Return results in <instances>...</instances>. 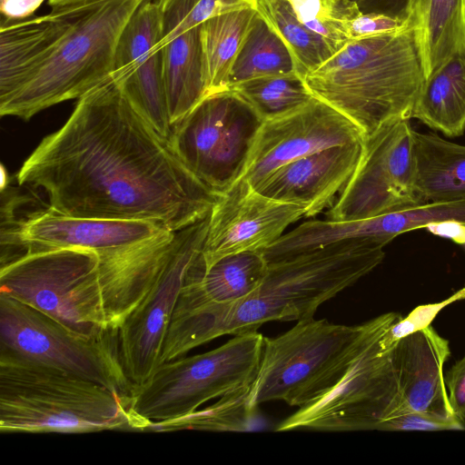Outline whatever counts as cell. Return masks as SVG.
<instances>
[{"label":"cell","instance_id":"16","mask_svg":"<svg viewBox=\"0 0 465 465\" xmlns=\"http://www.w3.org/2000/svg\"><path fill=\"white\" fill-rule=\"evenodd\" d=\"M363 152L364 142L319 151L277 169L256 191L274 200L304 205V217H313L333 204L336 193L358 168Z\"/></svg>","mask_w":465,"mask_h":465},{"label":"cell","instance_id":"2","mask_svg":"<svg viewBox=\"0 0 465 465\" xmlns=\"http://www.w3.org/2000/svg\"><path fill=\"white\" fill-rule=\"evenodd\" d=\"M143 1L87 0L28 18L19 43L22 67L0 98V114L27 121L107 80L119 36Z\"/></svg>","mask_w":465,"mask_h":465},{"label":"cell","instance_id":"20","mask_svg":"<svg viewBox=\"0 0 465 465\" xmlns=\"http://www.w3.org/2000/svg\"><path fill=\"white\" fill-rule=\"evenodd\" d=\"M414 193L422 202L465 198V145L414 131Z\"/></svg>","mask_w":465,"mask_h":465},{"label":"cell","instance_id":"6","mask_svg":"<svg viewBox=\"0 0 465 465\" xmlns=\"http://www.w3.org/2000/svg\"><path fill=\"white\" fill-rule=\"evenodd\" d=\"M381 319L349 326L312 318L276 337H264L248 391L252 406L281 401L300 408L320 397L342 377Z\"/></svg>","mask_w":465,"mask_h":465},{"label":"cell","instance_id":"40","mask_svg":"<svg viewBox=\"0 0 465 465\" xmlns=\"http://www.w3.org/2000/svg\"><path fill=\"white\" fill-rule=\"evenodd\" d=\"M429 229L432 233L450 238L458 243H465V225L457 222H445L437 224H431Z\"/></svg>","mask_w":465,"mask_h":465},{"label":"cell","instance_id":"19","mask_svg":"<svg viewBox=\"0 0 465 465\" xmlns=\"http://www.w3.org/2000/svg\"><path fill=\"white\" fill-rule=\"evenodd\" d=\"M406 18L425 79L465 51V0H408Z\"/></svg>","mask_w":465,"mask_h":465},{"label":"cell","instance_id":"38","mask_svg":"<svg viewBox=\"0 0 465 465\" xmlns=\"http://www.w3.org/2000/svg\"><path fill=\"white\" fill-rule=\"evenodd\" d=\"M45 0H0L1 25L31 17Z\"/></svg>","mask_w":465,"mask_h":465},{"label":"cell","instance_id":"42","mask_svg":"<svg viewBox=\"0 0 465 465\" xmlns=\"http://www.w3.org/2000/svg\"><path fill=\"white\" fill-rule=\"evenodd\" d=\"M9 184L8 174L5 170L4 166L1 168V189L6 187Z\"/></svg>","mask_w":465,"mask_h":465},{"label":"cell","instance_id":"8","mask_svg":"<svg viewBox=\"0 0 465 465\" xmlns=\"http://www.w3.org/2000/svg\"><path fill=\"white\" fill-rule=\"evenodd\" d=\"M6 293L88 337L112 331L106 319L100 259L83 249L29 251L0 267Z\"/></svg>","mask_w":465,"mask_h":465},{"label":"cell","instance_id":"33","mask_svg":"<svg viewBox=\"0 0 465 465\" xmlns=\"http://www.w3.org/2000/svg\"><path fill=\"white\" fill-rule=\"evenodd\" d=\"M28 201L25 194L9 184L1 189V266L24 254L18 238L21 220L17 219L16 212Z\"/></svg>","mask_w":465,"mask_h":465},{"label":"cell","instance_id":"23","mask_svg":"<svg viewBox=\"0 0 465 465\" xmlns=\"http://www.w3.org/2000/svg\"><path fill=\"white\" fill-rule=\"evenodd\" d=\"M257 16L253 5L213 16L202 24L204 97L227 90L232 65Z\"/></svg>","mask_w":465,"mask_h":465},{"label":"cell","instance_id":"41","mask_svg":"<svg viewBox=\"0 0 465 465\" xmlns=\"http://www.w3.org/2000/svg\"><path fill=\"white\" fill-rule=\"evenodd\" d=\"M84 1H87V0H49L48 4L52 7H54V6L72 5V4L84 2Z\"/></svg>","mask_w":465,"mask_h":465},{"label":"cell","instance_id":"35","mask_svg":"<svg viewBox=\"0 0 465 465\" xmlns=\"http://www.w3.org/2000/svg\"><path fill=\"white\" fill-rule=\"evenodd\" d=\"M465 423L458 419H442L424 413L407 412L383 420L377 430H464Z\"/></svg>","mask_w":465,"mask_h":465},{"label":"cell","instance_id":"17","mask_svg":"<svg viewBox=\"0 0 465 465\" xmlns=\"http://www.w3.org/2000/svg\"><path fill=\"white\" fill-rule=\"evenodd\" d=\"M394 356L401 402L391 417L419 412L458 419L449 401L443 374L444 364L450 356L448 340L429 325L399 340Z\"/></svg>","mask_w":465,"mask_h":465},{"label":"cell","instance_id":"27","mask_svg":"<svg viewBox=\"0 0 465 465\" xmlns=\"http://www.w3.org/2000/svg\"><path fill=\"white\" fill-rule=\"evenodd\" d=\"M377 153L381 167L394 190L402 197L423 203L414 193V130L410 119L383 125L365 138Z\"/></svg>","mask_w":465,"mask_h":465},{"label":"cell","instance_id":"39","mask_svg":"<svg viewBox=\"0 0 465 465\" xmlns=\"http://www.w3.org/2000/svg\"><path fill=\"white\" fill-rule=\"evenodd\" d=\"M364 13L377 12L406 17L408 0H353Z\"/></svg>","mask_w":465,"mask_h":465},{"label":"cell","instance_id":"31","mask_svg":"<svg viewBox=\"0 0 465 465\" xmlns=\"http://www.w3.org/2000/svg\"><path fill=\"white\" fill-rule=\"evenodd\" d=\"M164 45L183 33L208 19L242 7L255 5V0H156Z\"/></svg>","mask_w":465,"mask_h":465},{"label":"cell","instance_id":"25","mask_svg":"<svg viewBox=\"0 0 465 465\" xmlns=\"http://www.w3.org/2000/svg\"><path fill=\"white\" fill-rule=\"evenodd\" d=\"M292 74L297 68L289 48L258 15L232 65L228 88L254 78Z\"/></svg>","mask_w":465,"mask_h":465},{"label":"cell","instance_id":"10","mask_svg":"<svg viewBox=\"0 0 465 465\" xmlns=\"http://www.w3.org/2000/svg\"><path fill=\"white\" fill-rule=\"evenodd\" d=\"M0 351L54 367L132 396L119 355L117 331L102 337L75 332L34 307L0 292Z\"/></svg>","mask_w":465,"mask_h":465},{"label":"cell","instance_id":"11","mask_svg":"<svg viewBox=\"0 0 465 465\" xmlns=\"http://www.w3.org/2000/svg\"><path fill=\"white\" fill-rule=\"evenodd\" d=\"M263 120L230 89L203 98L172 126L170 143L183 163L222 193L242 173Z\"/></svg>","mask_w":465,"mask_h":465},{"label":"cell","instance_id":"4","mask_svg":"<svg viewBox=\"0 0 465 465\" xmlns=\"http://www.w3.org/2000/svg\"><path fill=\"white\" fill-rule=\"evenodd\" d=\"M383 248L341 243L268 264L262 282L245 299L204 309L210 339L258 331L268 322L313 318L320 305L376 268L384 259Z\"/></svg>","mask_w":465,"mask_h":465},{"label":"cell","instance_id":"36","mask_svg":"<svg viewBox=\"0 0 465 465\" xmlns=\"http://www.w3.org/2000/svg\"><path fill=\"white\" fill-rule=\"evenodd\" d=\"M409 25L406 17L377 12H361L349 22L348 35L350 40H356L396 32Z\"/></svg>","mask_w":465,"mask_h":465},{"label":"cell","instance_id":"29","mask_svg":"<svg viewBox=\"0 0 465 465\" xmlns=\"http://www.w3.org/2000/svg\"><path fill=\"white\" fill-rule=\"evenodd\" d=\"M228 89L245 100L262 120L283 115L314 97L298 74L254 78Z\"/></svg>","mask_w":465,"mask_h":465},{"label":"cell","instance_id":"37","mask_svg":"<svg viewBox=\"0 0 465 465\" xmlns=\"http://www.w3.org/2000/svg\"><path fill=\"white\" fill-rule=\"evenodd\" d=\"M444 381L451 409L465 423V355L446 372Z\"/></svg>","mask_w":465,"mask_h":465},{"label":"cell","instance_id":"14","mask_svg":"<svg viewBox=\"0 0 465 465\" xmlns=\"http://www.w3.org/2000/svg\"><path fill=\"white\" fill-rule=\"evenodd\" d=\"M304 205L269 198L237 179L210 213L202 259L204 267L242 252H262L292 223L304 217Z\"/></svg>","mask_w":465,"mask_h":465},{"label":"cell","instance_id":"1","mask_svg":"<svg viewBox=\"0 0 465 465\" xmlns=\"http://www.w3.org/2000/svg\"><path fill=\"white\" fill-rule=\"evenodd\" d=\"M16 179L43 190L58 213L151 222L171 232L206 217L221 195L183 163L112 76L77 100Z\"/></svg>","mask_w":465,"mask_h":465},{"label":"cell","instance_id":"32","mask_svg":"<svg viewBox=\"0 0 465 465\" xmlns=\"http://www.w3.org/2000/svg\"><path fill=\"white\" fill-rule=\"evenodd\" d=\"M287 1L300 22L322 36L337 51L350 41L349 22L362 12L353 0L343 5H331L324 0Z\"/></svg>","mask_w":465,"mask_h":465},{"label":"cell","instance_id":"12","mask_svg":"<svg viewBox=\"0 0 465 465\" xmlns=\"http://www.w3.org/2000/svg\"><path fill=\"white\" fill-rule=\"evenodd\" d=\"M210 214L174 232L168 263L143 301L117 330L119 355L133 386L142 385L161 364V352L186 272L202 252Z\"/></svg>","mask_w":465,"mask_h":465},{"label":"cell","instance_id":"43","mask_svg":"<svg viewBox=\"0 0 465 465\" xmlns=\"http://www.w3.org/2000/svg\"><path fill=\"white\" fill-rule=\"evenodd\" d=\"M324 1H326L327 3H329L331 5H343V4L350 2L351 0H324Z\"/></svg>","mask_w":465,"mask_h":465},{"label":"cell","instance_id":"7","mask_svg":"<svg viewBox=\"0 0 465 465\" xmlns=\"http://www.w3.org/2000/svg\"><path fill=\"white\" fill-rule=\"evenodd\" d=\"M263 338L249 331L212 351L160 364L132 391L130 412L141 431L148 423L183 417L210 400L248 389L257 373Z\"/></svg>","mask_w":465,"mask_h":465},{"label":"cell","instance_id":"30","mask_svg":"<svg viewBox=\"0 0 465 465\" xmlns=\"http://www.w3.org/2000/svg\"><path fill=\"white\" fill-rule=\"evenodd\" d=\"M445 222L465 225V198L409 205L376 216L379 236L386 244L403 232Z\"/></svg>","mask_w":465,"mask_h":465},{"label":"cell","instance_id":"34","mask_svg":"<svg viewBox=\"0 0 465 465\" xmlns=\"http://www.w3.org/2000/svg\"><path fill=\"white\" fill-rule=\"evenodd\" d=\"M463 299L465 287L442 302L417 306L407 317H402L385 332L381 339L383 350L391 351L401 338L428 327L443 308Z\"/></svg>","mask_w":465,"mask_h":465},{"label":"cell","instance_id":"24","mask_svg":"<svg viewBox=\"0 0 465 465\" xmlns=\"http://www.w3.org/2000/svg\"><path fill=\"white\" fill-rule=\"evenodd\" d=\"M255 8L289 48L301 78L337 52L327 40L300 22L287 0H255Z\"/></svg>","mask_w":465,"mask_h":465},{"label":"cell","instance_id":"21","mask_svg":"<svg viewBox=\"0 0 465 465\" xmlns=\"http://www.w3.org/2000/svg\"><path fill=\"white\" fill-rule=\"evenodd\" d=\"M416 118L448 137L465 131V51L457 53L430 74L413 106Z\"/></svg>","mask_w":465,"mask_h":465},{"label":"cell","instance_id":"22","mask_svg":"<svg viewBox=\"0 0 465 465\" xmlns=\"http://www.w3.org/2000/svg\"><path fill=\"white\" fill-rule=\"evenodd\" d=\"M201 28L195 26L160 46L172 126L205 95Z\"/></svg>","mask_w":465,"mask_h":465},{"label":"cell","instance_id":"5","mask_svg":"<svg viewBox=\"0 0 465 465\" xmlns=\"http://www.w3.org/2000/svg\"><path fill=\"white\" fill-rule=\"evenodd\" d=\"M131 397L0 351V431L88 433L140 430Z\"/></svg>","mask_w":465,"mask_h":465},{"label":"cell","instance_id":"18","mask_svg":"<svg viewBox=\"0 0 465 465\" xmlns=\"http://www.w3.org/2000/svg\"><path fill=\"white\" fill-rule=\"evenodd\" d=\"M267 269L261 252L227 255L207 267L200 253L186 272L176 302L188 305H232L258 288Z\"/></svg>","mask_w":465,"mask_h":465},{"label":"cell","instance_id":"15","mask_svg":"<svg viewBox=\"0 0 465 465\" xmlns=\"http://www.w3.org/2000/svg\"><path fill=\"white\" fill-rule=\"evenodd\" d=\"M169 231L145 221L70 216L48 207L22 219L18 238L24 253L52 249H83L111 259Z\"/></svg>","mask_w":465,"mask_h":465},{"label":"cell","instance_id":"26","mask_svg":"<svg viewBox=\"0 0 465 465\" xmlns=\"http://www.w3.org/2000/svg\"><path fill=\"white\" fill-rule=\"evenodd\" d=\"M114 80L133 107L163 138L169 141L172 124L161 47L154 50L127 75Z\"/></svg>","mask_w":465,"mask_h":465},{"label":"cell","instance_id":"13","mask_svg":"<svg viewBox=\"0 0 465 465\" xmlns=\"http://www.w3.org/2000/svg\"><path fill=\"white\" fill-rule=\"evenodd\" d=\"M364 140L362 131L351 120L313 97L293 111L263 120L239 179L257 190L270 174L291 162Z\"/></svg>","mask_w":465,"mask_h":465},{"label":"cell","instance_id":"3","mask_svg":"<svg viewBox=\"0 0 465 465\" xmlns=\"http://www.w3.org/2000/svg\"><path fill=\"white\" fill-rule=\"evenodd\" d=\"M302 79L315 98L347 116L365 138L385 124L411 119L425 80L410 25L348 41Z\"/></svg>","mask_w":465,"mask_h":465},{"label":"cell","instance_id":"28","mask_svg":"<svg viewBox=\"0 0 465 465\" xmlns=\"http://www.w3.org/2000/svg\"><path fill=\"white\" fill-rule=\"evenodd\" d=\"M250 388V387H249ZM248 389L221 397L215 403L177 419L148 423L144 431L196 430L242 431L249 430L257 409L250 402Z\"/></svg>","mask_w":465,"mask_h":465},{"label":"cell","instance_id":"9","mask_svg":"<svg viewBox=\"0 0 465 465\" xmlns=\"http://www.w3.org/2000/svg\"><path fill=\"white\" fill-rule=\"evenodd\" d=\"M401 318L392 312L381 314L378 327L342 377L320 397L300 407L275 430H371L395 415L401 397L394 347L385 351L381 339Z\"/></svg>","mask_w":465,"mask_h":465}]
</instances>
